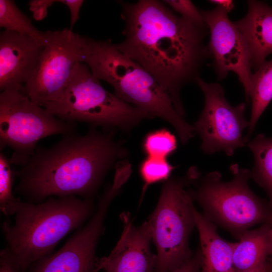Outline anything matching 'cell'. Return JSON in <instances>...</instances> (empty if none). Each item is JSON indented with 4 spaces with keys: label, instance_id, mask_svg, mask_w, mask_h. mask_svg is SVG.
<instances>
[{
    "label": "cell",
    "instance_id": "obj_16",
    "mask_svg": "<svg viewBox=\"0 0 272 272\" xmlns=\"http://www.w3.org/2000/svg\"><path fill=\"white\" fill-rule=\"evenodd\" d=\"M193 212L200 239V272H236L233 264L234 243L224 240L215 224L194 206Z\"/></svg>",
    "mask_w": 272,
    "mask_h": 272
},
{
    "label": "cell",
    "instance_id": "obj_17",
    "mask_svg": "<svg viewBox=\"0 0 272 272\" xmlns=\"http://www.w3.org/2000/svg\"><path fill=\"white\" fill-rule=\"evenodd\" d=\"M237 242H234L233 264L236 272L255 268L265 262L271 248L270 226L268 223L246 231Z\"/></svg>",
    "mask_w": 272,
    "mask_h": 272
},
{
    "label": "cell",
    "instance_id": "obj_2",
    "mask_svg": "<svg viewBox=\"0 0 272 272\" xmlns=\"http://www.w3.org/2000/svg\"><path fill=\"white\" fill-rule=\"evenodd\" d=\"M114 132L93 127L84 135H64L51 148H37L29 162L14 172L20 178L17 189L36 200L51 195L87 198L117 160L127 155Z\"/></svg>",
    "mask_w": 272,
    "mask_h": 272
},
{
    "label": "cell",
    "instance_id": "obj_13",
    "mask_svg": "<svg viewBox=\"0 0 272 272\" xmlns=\"http://www.w3.org/2000/svg\"><path fill=\"white\" fill-rule=\"evenodd\" d=\"M105 216L96 212L57 252L41 259L33 272H95V252Z\"/></svg>",
    "mask_w": 272,
    "mask_h": 272
},
{
    "label": "cell",
    "instance_id": "obj_14",
    "mask_svg": "<svg viewBox=\"0 0 272 272\" xmlns=\"http://www.w3.org/2000/svg\"><path fill=\"white\" fill-rule=\"evenodd\" d=\"M44 46L34 39L4 30L0 34V90L21 91L33 76Z\"/></svg>",
    "mask_w": 272,
    "mask_h": 272
},
{
    "label": "cell",
    "instance_id": "obj_5",
    "mask_svg": "<svg viewBox=\"0 0 272 272\" xmlns=\"http://www.w3.org/2000/svg\"><path fill=\"white\" fill-rule=\"evenodd\" d=\"M233 174L229 181L222 180L221 174L214 171L200 180L195 189L189 190L193 200L202 208L207 219L228 230L239 239L251 227L268 223L272 215L268 201L254 194L248 181L251 170L230 166Z\"/></svg>",
    "mask_w": 272,
    "mask_h": 272
},
{
    "label": "cell",
    "instance_id": "obj_19",
    "mask_svg": "<svg viewBox=\"0 0 272 272\" xmlns=\"http://www.w3.org/2000/svg\"><path fill=\"white\" fill-rule=\"evenodd\" d=\"M247 146L254 158L251 178L264 189L272 208V137L258 134Z\"/></svg>",
    "mask_w": 272,
    "mask_h": 272
},
{
    "label": "cell",
    "instance_id": "obj_8",
    "mask_svg": "<svg viewBox=\"0 0 272 272\" xmlns=\"http://www.w3.org/2000/svg\"><path fill=\"white\" fill-rule=\"evenodd\" d=\"M75 122L63 120L32 101L23 92L0 93V147L13 151L11 164L24 166L34 155L37 143L52 135L76 132Z\"/></svg>",
    "mask_w": 272,
    "mask_h": 272
},
{
    "label": "cell",
    "instance_id": "obj_23",
    "mask_svg": "<svg viewBox=\"0 0 272 272\" xmlns=\"http://www.w3.org/2000/svg\"><path fill=\"white\" fill-rule=\"evenodd\" d=\"M9 159L0 154V208L6 215L15 213L20 199L13 194L12 187L14 172L11 167Z\"/></svg>",
    "mask_w": 272,
    "mask_h": 272
},
{
    "label": "cell",
    "instance_id": "obj_25",
    "mask_svg": "<svg viewBox=\"0 0 272 272\" xmlns=\"http://www.w3.org/2000/svg\"><path fill=\"white\" fill-rule=\"evenodd\" d=\"M55 0H32L29 2L30 10L33 13V18L37 21L44 19L47 14V9Z\"/></svg>",
    "mask_w": 272,
    "mask_h": 272
},
{
    "label": "cell",
    "instance_id": "obj_11",
    "mask_svg": "<svg viewBox=\"0 0 272 272\" xmlns=\"http://www.w3.org/2000/svg\"><path fill=\"white\" fill-rule=\"evenodd\" d=\"M210 34L207 45L212 66L219 80L234 73L242 84L246 100L250 99L251 65L249 51L241 34L228 18V13L216 7L201 11Z\"/></svg>",
    "mask_w": 272,
    "mask_h": 272
},
{
    "label": "cell",
    "instance_id": "obj_28",
    "mask_svg": "<svg viewBox=\"0 0 272 272\" xmlns=\"http://www.w3.org/2000/svg\"><path fill=\"white\" fill-rule=\"evenodd\" d=\"M18 267L8 249L1 253L0 272H18Z\"/></svg>",
    "mask_w": 272,
    "mask_h": 272
},
{
    "label": "cell",
    "instance_id": "obj_1",
    "mask_svg": "<svg viewBox=\"0 0 272 272\" xmlns=\"http://www.w3.org/2000/svg\"><path fill=\"white\" fill-rule=\"evenodd\" d=\"M118 3L125 26L124 39L116 44L117 47L155 78L184 117L181 88L196 81L210 57L204 43L207 26L176 15L159 1Z\"/></svg>",
    "mask_w": 272,
    "mask_h": 272
},
{
    "label": "cell",
    "instance_id": "obj_20",
    "mask_svg": "<svg viewBox=\"0 0 272 272\" xmlns=\"http://www.w3.org/2000/svg\"><path fill=\"white\" fill-rule=\"evenodd\" d=\"M0 27L30 37L44 46L47 43L48 30L37 29L13 1L0 0Z\"/></svg>",
    "mask_w": 272,
    "mask_h": 272
},
{
    "label": "cell",
    "instance_id": "obj_27",
    "mask_svg": "<svg viewBox=\"0 0 272 272\" xmlns=\"http://www.w3.org/2000/svg\"><path fill=\"white\" fill-rule=\"evenodd\" d=\"M57 2L65 5L69 9L71 13V30L79 19L80 10L84 1L82 0H58Z\"/></svg>",
    "mask_w": 272,
    "mask_h": 272
},
{
    "label": "cell",
    "instance_id": "obj_4",
    "mask_svg": "<svg viewBox=\"0 0 272 272\" xmlns=\"http://www.w3.org/2000/svg\"><path fill=\"white\" fill-rule=\"evenodd\" d=\"M90 198H49L39 204L18 203L15 223L3 229L12 258L24 268L46 257L69 232L81 225L93 210Z\"/></svg>",
    "mask_w": 272,
    "mask_h": 272
},
{
    "label": "cell",
    "instance_id": "obj_21",
    "mask_svg": "<svg viewBox=\"0 0 272 272\" xmlns=\"http://www.w3.org/2000/svg\"><path fill=\"white\" fill-rule=\"evenodd\" d=\"M177 148L175 136L169 130L161 128L149 132L145 137L143 148L147 157L167 159Z\"/></svg>",
    "mask_w": 272,
    "mask_h": 272
},
{
    "label": "cell",
    "instance_id": "obj_26",
    "mask_svg": "<svg viewBox=\"0 0 272 272\" xmlns=\"http://www.w3.org/2000/svg\"><path fill=\"white\" fill-rule=\"evenodd\" d=\"M201 261L200 248L184 263L171 272H199Z\"/></svg>",
    "mask_w": 272,
    "mask_h": 272
},
{
    "label": "cell",
    "instance_id": "obj_12",
    "mask_svg": "<svg viewBox=\"0 0 272 272\" xmlns=\"http://www.w3.org/2000/svg\"><path fill=\"white\" fill-rule=\"evenodd\" d=\"M123 230L116 246L106 257L97 259L95 272H153L155 270L157 256L151 250V228L146 221L136 226L129 214L120 216Z\"/></svg>",
    "mask_w": 272,
    "mask_h": 272
},
{
    "label": "cell",
    "instance_id": "obj_10",
    "mask_svg": "<svg viewBox=\"0 0 272 272\" xmlns=\"http://www.w3.org/2000/svg\"><path fill=\"white\" fill-rule=\"evenodd\" d=\"M195 82L205 96L203 109L194 125L201 139L200 148L206 154L223 151L231 156L247 143L242 134L249 126L244 116L246 105L231 106L218 83H207L199 77Z\"/></svg>",
    "mask_w": 272,
    "mask_h": 272
},
{
    "label": "cell",
    "instance_id": "obj_9",
    "mask_svg": "<svg viewBox=\"0 0 272 272\" xmlns=\"http://www.w3.org/2000/svg\"><path fill=\"white\" fill-rule=\"evenodd\" d=\"M83 37L72 30H48L36 69L21 92L43 107L55 100L67 85L80 62Z\"/></svg>",
    "mask_w": 272,
    "mask_h": 272
},
{
    "label": "cell",
    "instance_id": "obj_31",
    "mask_svg": "<svg viewBox=\"0 0 272 272\" xmlns=\"http://www.w3.org/2000/svg\"><path fill=\"white\" fill-rule=\"evenodd\" d=\"M268 223L269 224V226H270V238H271V244H272V215L271 216V218L270 219V220L268 222ZM271 249H272V246H271ZM270 249V250H271ZM270 253V252H269Z\"/></svg>",
    "mask_w": 272,
    "mask_h": 272
},
{
    "label": "cell",
    "instance_id": "obj_24",
    "mask_svg": "<svg viewBox=\"0 0 272 272\" xmlns=\"http://www.w3.org/2000/svg\"><path fill=\"white\" fill-rule=\"evenodd\" d=\"M167 6L181 15V17L197 25H206L201 11L189 0H166L163 1Z\"/></svg>",
    "mask_w": 272,
    "mask_h": 272
},
{
    "label": "cell",
    "instance_id": "obj_6",
    "mask_svg": "<svg viewBox=\"0 0 272 272\" xmlns=\"http://www.w3.org/2000/svg\"><path fill=\"white\" fill-rule=\"evenodd\" d=\"M43 107L63 120L85 122L108 130L126 131L149 119L141 110L104 89L81 62L59 96Z\"/></svg>",
    "mask_w": 272,
    "mask_h": 272
},
{
    "label": "cell",
    "instance_id": "obj_30",
    "mask_svg": "<svg viewBox=\"0 0 272 272\" xmlns=\"http://www.w3.org/2000/svg\"><path fill=\"white\" fill-rule=\"evenodd\" d=\"M242 272H272V262L269 257L268 260L261 265Z\"/></svg>",
    "mask_w": 272,
    "mask_h": 272
},
{
    "label": "cell",
    "instance_id": "obj_15",
    "mask_svg": "<svg viewBox=\"0 0 272 272\" xmlns=\"http://www.w3.org/2000/svg\"><path fill=\"white\" fill-rule=\"evenodd\" d=\"M233 23L243 36L251 67L256 71L272 53V8L261 2L248 1L246 15Z\"/></svg>",
    "mask_w": 272,
    "mask_h": 272
},
{
    "label": "cell",
    "instance_id": "obj_33",
    "mask_svg": "<svg viewBox=\"0 0 272 272\" xmlns=\"http://www.w3.org/2000/svg\"><path fill=\"white\" fill-rule=\"evenodd\" d=\"M270 259L271 261H272V256H270Z\"/></svg>",
    "mask_w": 272,
    "mask_h": 272
},
{
    "label": "cell",
    "instance_id": "obj_29",
    "mask_svg": "<svg viewBox=\"0 0 272 272\" xmlns=\"http://www.w3.org/2000/svg\"><path fill=\"white\" fill-rule=\"evenodd\" d=\"M209 2L215 4L216 7L224 9L228 13L232 11L234 7L233 2L230 0H212Z\"/></svg>",
    "mask_w": 272,
    "mask_h": 272
},
{
    "label": "cell",
    "instance_id": "obj_18",
    "mask_svg": "<svg viewBox=\"0 0 272 272\" xmlns=\"http://www.w3.org/2000/svg\"><path fill=\"white\" fill-rule=\"evenodd\" d=\"M251 113L245 139L247 142L256 123L272 100V59L265 60L251 77Z\"/></svg>",
    "mask_w": 272,
    "mask_h": 272
},
{
    "label": "cell",
    "instance_id": "obj_7",
    "mask_svg": "<svg viewBox=\"0 0 272 272\" xmlns=\"http://www.w3.org/2000/svg\"><path fill=\"white\" fill-rule=\"evenodd\" d=\"M198 177L196 168L192 167L184 176L170 177L162 185L148 220L157 252L155 272H171L192 256L189 239L195 226L194 205L186 188Z\"/></svg>",
    "mask_w": 272,
    "mask_h": 272
},
{
    "label": "cell",
    "instance_id": "obj_22",
    "mask_svg": "<svg viewBox=\"0 0 272 272\" xmlns=\"http://www.w3.org/2000/svg\"><path fill=\"white\" fill-rule=\"evenodd\" d=\"M175 167L164 158L147 157L140 166V174L143 181L141 201L147 188L153 184L165 182Z\"/></svg>",
    "mask_w": 272,
    "mask_h": 272
},
{
    "label": "cell",
    "instance_id": "obj_32",
    "mask_svg": "<svg viewBox=\"0 0 272 272\" xmlns=\"http://www.w3.org/2000/svg\"><path fill=\"white\" fill-rule=\"evenodd\" d=\"M269 255L270 256H272V249H271L270 251Z\"/></svg>",
    "mask_w": 272,
    "mask_h": 272
},
{
    "label": "cell",
    "instance_id": "obj_3",
    "mask_svg": "<svg viewBox=\"0 0 272 272\" xmlns=\"http://www.w3.org/2000/svg\"><path fill=\"white\" fill-rule=\"evenodd\" d=\"M82 37L80 62L86 64L97 79L110 84L116 96L149 119L159 117L168 122L182 144L196 134L194 125L178 112L170 95L146 69L121 52L110 39Z\"/></svg>",
    "mask_w": 272,
    "mask_h": 272
}]
</instances>
